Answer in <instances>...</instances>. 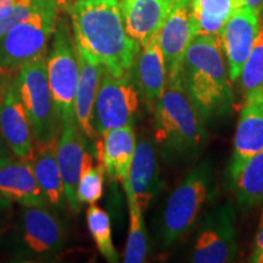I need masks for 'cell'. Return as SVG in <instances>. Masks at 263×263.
<instances>
[{"instance_id": "cell-8", "label": "cell", "mask_w": 263, "mask_h": 263, "mask_svg": "<svg viewBox=\"0 0 263 263\" xmlns=\"http://www.w3.org/2000/svg\"><path fill=\"white\" fill-rule=\"evenodd\" d=\"M45 65L52 100L61 121L76 116L74 100L80 61L72 29L65 18L58 20Z\"/></svg>"}, {"instance_id": "cell-34", "label": "cell", "mask_w": 263, "mask_h": 263, "mask_svg": "<svg viewBox=\"0 0 263 263\" xmlns=\"http://www.w3.org/2000/svg\"><path fill=\"white\" fill-rule=\"evenodd\" d=\"M12 80H14V76L5 74L4 72L0 70V103H2L3 98H4L10 84L12 83Z\"/></svg>"}, {"instance_id": "cell-11", "label": "cell", "mask_w": 263, "mask_h": 263, "mask_svg": "<svg viewBox=\"0 0 263 263\" xmlns=\"http://www.w3.org/2000/svg\"><path fill=\"white\" fill-rule=\"evenodd\" d=\"M259 14L248 8H236L219 34L230 81L241 74L250 51L254 47L259 27Z\"/></svg>"}, {"instance_id": "cell-9", "label": "cell", "mask_w": 263, "mask_h": 263, "mask_svg": "<svg viewBox=\"0 0 263 263\" xmlns=\"http://www.w3.org/2000/svg\"><path fill=\"white\" fill-rule=\"evenodd\" d=\"M139 99L130 72L115 73L103 66L91 116L95 133L103 136L115 128L133 126L139 111Z\"/></svg>"}, {"instance_id": "cell-21", "label": "cell", "mask_w": 263, "mask_h": 263, "mask_svg": "<svg viewBox=\"0 0 263 263\" xmlns=\"http://www.w3.org/2000/svg\"><path fill=\"white\" fill-rule=\"evenodd\" d=\"M77 51L78 61H80V77H78L77 91H76L74 114L81 129L87 138L97 140L98 134L95 133L91 124V116H93L94 101L100 84L103 65L85 51L78 49Z\"/></svg>"}, {"instance_id": "cell-17", "label": "cell", "mask_w": 263, "mask_h": 263, "mask_svg": "<svg viewBox=\"0 0 263 263\" xmlns=\"http://www.w3.org/2000/svg\"><path fill=\"white\" fill-rule=\"evenodd\" d=\"M0 133L12 155L21 160L28 159L34 139L14 80L0 103Z\"/></svg>"}, {"instance_id": "cell-33", "label": "cell", "mask_w": 263, "mask_h": 263, "mask_svg": "<svg viewBox=\"0 0 263 263\" xmlns=\"http://www.w3.org/2000/svg\"><path fill=\"white\" fill-rule=\"evenodd\" d=\"M236 8H248L256 12H262L263 0H236Z\"/></svg>"}, {"instance_id": "cell-32", "label": "cell", "mask_w": 263, "mask_h": 263, "mask_svg": "<svg viewBox=\"0 0 263 263\" xmlns=\"http://www.w3.org/2000/svg\"><path fill=\"white\" fill-rule=\"evenodd\" d=\"M12 157L15 156L12 155L11 150H10V147L8 146V144H6L5 139L3 138L2 133H0V167H2L3 164H5L6 162H9Z\"/></svg>"}, {"instance_id": "cell-14", "label": "cell", "mask_w": 263, "mask_h": 263, "mask_svg": "<svg viewBox=\"0 0 263 263\" xmlns=\"http://www.w3.org/2000/svg\"><path fill=\"white\" fill-rule=\"evenodd\" d=\"M190 0H177L159 32V43L167 68V81L182 77L185 51L193 39L189 15Z\"/></svg>"}, {"instance_id": "cell-36", "label": "cell", "mask_w": 263, "mask_h": 263, "mask_svg": "<svg viewBox=\"0 0 263 263\" xmlns=\"http://www.w3.org/2000/svg\"><path fill=\"white\" fill-rule=\"evenodd\" d=\"M72 2H74V0H72ZM72 2H71V3H72Z\"/></svg>"}, {"instance_id": "cell-3", "label": "cell", "mask_w": 263, "mask_h": 263, "mask_svg": "<svg viewBox=\"0 0 263 263\" xmlns=\"http://www.w3.org/2000/svg\"><path fill=\"white\" fill-rule=\"evenodd\" d=\"M205 121L184 88L182 77L167 81L155 106V139L167 156L195 155L206 141Z\"/></svg>"}, {"instance_id": "cell-13", "label": "cell", "mask_w": 263, "mask_h": 263, "mask_svg": "<svg viewBox=\"0 0 263 263\" xmlns=\"http://www.w3.org/2000/svg\"><path fill=\"white\" fill-rule=\"evenodd\" d=\"M85 138L76 116L62 121L58 139L57 159L60 168L66 202L72 212H78L81 202L77 199V185L83 157L85 154Z\"/></svg>"}, {"instance_id": "cell-6", "label": "cell", "mask_w": 263, "mask_h": 263, "mask_svg": "<svg viewBox=\"0 0 263 263\" xmlns=\"http://www.w3.org/2000/svg\"><path fill=\"white\" fill-rule=\"evenodd\" d=\"M212 193V168L209 163L197 164L171 193L163 207L159 233L164 249L192 229Z\"/></svg>"}, {"instance_id": "cell-10", "label": "cell", "mask_w": 263, "mask_h": 263, "mask_svg": "<svg viewBox=\"0 0 263 263\" xmlns=\"http://www.w3.org/2000/svg\"><path fill=\"white\" fill-rule=\"evenodd\" d=\"M238 245L234 209L226 202L212 209L203 218L190 254L195 263H226L234 261Z\"/></svg>"}, {"instance_id": "cell-5", "label": "cell", "mask_w": 263, "mask_h": 263, "mask_svg": "<svg viewBox=\"0 0 263 263\" xmlns=\"http://www.w3.org/2000/svg\"><path fill=\"white\" fill-rule=\"evenodd\" d=\"M62 0H38L27 17L0 37V70L17 74L20 68L45 57L57 27Z\"/></svg>"}, {"instance_id": "cell-24", "label": "cell", "mask_w": 263, "mask_h": 263, "mask_svg": "<svg viewBox=\"0 0 263 263\" xmlns=\"http://www.w3.org/2000/svg\"><path fill=\"white\" fill-rule=\"evenodd\" d=\"M232 183L240 209L248 210L263 202V150L242 164Z\"/></svg>"}, {"instance_id": "cell-12", "label": "cell", "mask_w": 263, "mask_h": 263, "mask_svg": "<svg viewBox=\"0 0 263 263\" xmlns=\"http://www.w3.org/2000/svg\"><path fill=\"white\" fill-rule=\"evenodd\" d=\"M263 150V87L245 97L236 126L233 155L230 160V180L250 157Z\"/></svg>"}, {"instance_id": "cell-2", "label": "cell", "mask_w": 263, "mask_h": 263, "mask_svg": "<svg viewBox=\"0 0 263 263\" xmlns=\"http://www.w3.org/2000/svg\"><path fill=\"white\" fill-rule=\"evenodd\" d=\"M182 82L205 122L227 116L233 90L221 42L212 35H195L185 51Z\"/></svg>"}, {"instance_id": "cell-23", "label": "cell", "mask_w": 263, "mask_h": 263, "mask_svg": "<svg viewBox=\"0 0 263 263\" xmlns=\"http://www.w3.org/2000/svg\"><path fill=\"white\" fill-rule=\"evenodd\" d=\"M235 9V0H190L193 35H212L219 39L222 28Z\"/></svg>"}, {"instance_id": "cell-4", "label": "cell", "mask_w": 263, "mask_h": 263, "mask_svg": "<svg viewBox=\"0 0 263 263\" xmlns=\"http://www.w3.org/2000/svg\"><path fill=\"white\" fill-rule=\"evenodd\" d=\"M66 232L48 206H22L0 236V248L18 261H49L64 250Z\"/></svg>"}, {"instance_id": "cell-15", "label": "cell", "mask_w": 263, "mask_h": 263, "mask_svg": "<svg viewBox=\"0 0 263 263\" xmlns=\"http://www.w3.org/2000/svg\"><path fill=\"white\" fill-rule=\"evenodd\" d=\"M128 35L143 47L161 31L177 0H118Z\"/></svg>"}, {"instance_id": "cell-20", "label": "cell", "mask_w": 263, "mask_h": 263, "mask_svg": "<svg viewBox=\"0 0 263 263\" xmlns=\"http://www.w3.org/2000/svg\"><path fill=\"white\" fill-rule=\"evenodd\" d=\"M0 194L22 206H48L28 161L12 157L0 167Z\"/></svg>"}, {"instance_id": "cell-1", "label": "cell", "mask_w": 263, "mask_h": 263, "mask_svg": "<svg viewBox=\"0 0 263 263\" xmlns=\"http://www.w3.org/2000/svg\"><path fill=\"white\" fill-rule=\"evenodd\" d=\"M65 6L78 50L115 73L132 71L140 47L128 35L118 0H74Z\"/></svg>"}, {"instance_id": "cell-28", "label": "cell", "mask_w": 263, "mask_h": 263, "mask_svg": "<svg viewBox=\"0 0 263 263\" xmlns=\"http://www.w3.org/2000/svg\"><path fill=\"white\" fill-rule=\"evenodd\" d=\"M241 88L244 97L263 87V14H259V27L250 55L242 67Z\"/></svg>"}, {"instance_id": "cell-30", "label": "cell", "mask_w": 263, "mask_h": 263, "mask_svg": "<svg viewBox=\"0 0 263 263\" xmlns=\"http://www.w3.org/2000/svg\"><path fill=\"white\" fill-rule=\"evenodd\" d=\"M12 201L0 194V236L9 228L12 221Z\"/></svg>"}, {"instance_id": "cell-31", "label": "cell", "mask_w": 263, "mask_h": 263, "mask_svg": "<svg viewBox=\"0 0 263 263\" xmlns=\"http://www.w3.org/2000/svg\"><path fill=\"white\" fill-rule=\"evenodd\" d=\"M250 262L254 263H263V209L259 217V224L257 228V234H256L254 250H252Z\"/></svg>"}, {"instance_id": "cell-25", "label": "cell", "mask_w": 263, "mask_h": 263, "mask_svg": "<svg viewBox=\"0 0 263 263\" xmlns=\"http://www.w3.org/2000/svg\"><path fill=\"white\" fill-rule=\"evenodd\" d=\"M124 190H126L128 207H129V232L127 236L123 262L141 263L145 261L147 254V235L143 217L144 211L130 189L126 186Z\"/></svg>"}, {"instance_id": "cell-16", "label": "cell", "mask_w": 263, "mask_h": 263, "mask_svg": "<svg viewBox=\"0 0 263 263\" xmlns=\"http://www.w3.org/2000/svg\"><path fill=\"white\" fill-rule=\"evenodd\" d=\"M130 73L140 98L155 108L167 84V68L159 43V33L140 47Z\"/></svg>"}, {"instance_id": "cell-18", "label": "cell", "mask_w": 263, "mask_h": 263, "mask_svg": "<svg viewBox=\"0 0 263 263\" xmlns=\"http://www.w3.org/2000/svg\"><path fill=\"white\" fill-rule=\"evenodd\" d=\"M160 168L156 150L150 139H141L136 146L128 180L123 188H129L143 211L149 207L160 192Z\"/></svg>"}, {"instance_id": "cell-19", "label": "cell", "mask_w": 263, "mask_h": 263, "mask_svg": "<svg viewBox=\"0 0 263 263\" xmlns=\"http://www.w3.org/2000/svg\"><path fill=\"white\" fill-rule=\"evenodd\" d=\"M136 146L133 126L115 128L101 136V140H98L99 161L110 179L127 182Z\"/></svg>"}, {"instance_id": "cell-35", "label": "cell", "mask_w": 263, "mask_h": 263, "mask_svg": "<svg viewBox=\"0 0 263 263\" xmlns=\"http://www.w3.org/2000/svg\"><path fill=\"white\" fill-rule=\"evenodd\" d=\"M12 2H14V0H0V9L5 8V6H8L9 4H11Z\"/></svg>"}, {"instance_id": "cell-7", "label": "cell", "mask_w": 263, "mask_h": 263, "mask_svg": "<svg viewBox=\"0 0 263 263\" xmlns=\"http://www.w3.org/2000/svg\"><path fill=\"white\" fill-rule=\"evenodd\" d=\"M45 57L28 62L14 77L35 143L58 139L62 126L49 87Z\"/></svg>"}, {"instance_id": "cell-26", "label": "cell", "mask_w": 263, "mask_h": 263, "mask_svg": "<svg viewBox=\"0 0 263 263\" xmlns=\"http://www.w3.org/2000/svg\"><path fill=\"white\" fill-rule=\"evenodd\" d=\"M87 224L97 249L106 258V261L111 263L120 261L112 242L111 222L107 212L95 203H91L87 211Z\"/></svg>"}, {"instance_id": "cell-27", "label": "cell", "mask_w": 263, "mask_h": 263, "mask_svg": "<svg viewBox=\"0 0 263 263\" xmlns=\"http://www.w3.org/2000/svg\"><path fill=\"white\" fill-rule=\"evenodd\" d=\"M105 170L101 164L94 166L93 157L85 151L77 185V199L81 203H97L104 194Z\"/></svg>"}, {"instance_id": "cell-29", "label": "cell", "mask_w": 263, "mask_h": 263, "mask_svg": "<svg viewBox=\"0 0 263 263\" xmlns=\"http://www.w3.org/2000/svg\"><path fill=\"white\" fill-rule=\"evenodd\" d=\"M38 0H14L11 4L0 9V37L27 17Z\"/></svg>"}, {"instance_id": "cell-22", "label": "cell", "mask_w": 263, "mask_h": 263, "mask_svg": "<svg viewBox=\"0 0 263 263\" xmlns=\"http://www.w3.org/2000/svg\"><path fill=\"white\" fill-rule=\"evenodd\" d=\"M58 139L48 143L34 141L31 155L26 160L31 164L35 179L47 197L49 205L52 206H62L66 201L64 184L57 159Z\"/></svg>"}]
</instances>
